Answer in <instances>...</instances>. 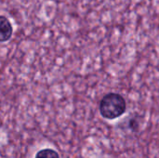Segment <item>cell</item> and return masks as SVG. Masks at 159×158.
<instances>
[{"instance_id": "7a4b0ae2", "label": "cell", "mask_w": 159, "mask_h": 158, "mask_svg": "<svg viewBox=\"0 0 159 158\" xmlns=\"http://www.w3.org/2000/svg\"><path fill=\"white\" fill-rule=\"evenodd\" d=\"M13 34V27L5 16H0V43L10 39Z\"/></svg>"}, {"instance_id": "6da1fadb", "label": "cell", "mask_w": 159, "mask_h": 158, "mask_svg": "<svg viewBox=\"0 0 159 158\" xmlns=\"http://www.w3.org/2000/svg\"><path fill=\"white\" fill-rule=\"evenodd\" d=\"M99 109L103 118L113 120L125 114L127 110V102L124 97L120 94L111 92L102 99Z\"/></svg>"}, {"instance_id": "3957f363", "label": "cell", "mask_w": 159, "mask_h": 158, "mask_svg": "<svg viewBox=\"0 0 159 158\" xmlns=\"http://www.w3.org/2000/svg\"><path fill=\"white\" fill-rule=\"evenodd\" d=\"M34 158H60L59 154L52 149H43L37 152Z\"/></svg>"}]
</instances>
